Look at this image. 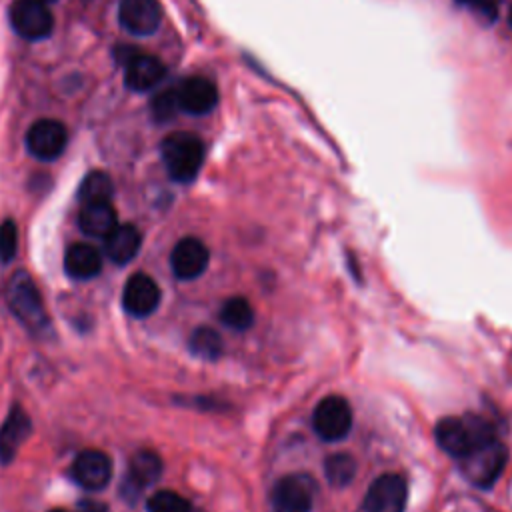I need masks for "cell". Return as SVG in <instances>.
Instances as JSON below:
<instances>
[{"label": "cell", "mask_w": 512, "mask_h": 512, "mask_svg": "<svg viewBox=\"0 0 512 512\" xmlns=\"http://www.w3.org/2000/svg\"><path fill=\"white\" fill-rule=\"evenodd\" d=\"M436 444L450 454L452 458H462L468 452H472L474 448L488 444L492 440H496L492 426L488 424V420H484L482 416L476 414H466V416H446L442 420H438L436 430Z\"/></svg>", "instance_id": "1"}, {"label": "cell", "mask_w": 512, "mask_h": 512, "mask_svg": "<svg viewBox=\"0 0 512 512\" xmlns=\"http://www.w3.org/2000/svg\"><path fill=\"white\" fill-rule=\"evenodd\" d=\"M162 162L176 182H192L204 162V144L190 132L168 134L160 144Z\"/></svg>", "instance_id": "2"}, {"label": "cell", "mask_w": 512, "mask_h": 512, "mask_svg": "<svg viewBox=\"0 0 512 512\" xmlns=\"http://www.w3.org/2000/svg\"><path fill=\"white\" fill-rule=\"evenodd\" d=\"M6 302L12 314L32 332H40L48 326L40 292L26 272H16L6 286Z\"/></svg>", "instance_id": "3"}, {"label": "cell", "mask_w": 512, "mask_h": 512, "mask_svg": "<svg viewBox=\"0 0 512 512\" xmlns=\"http://www.w3.org/2000/svg\"><path fill=\"white\" fill-rule=\"evenodd\" d=\"M504 466L506 448L498 440L482 444L460 458V470L464 478L478 488H490L500 478Z\"/></svg>", "instance_id": "4"}, {"label": "cell", "mask_w": 512, "mask_h": 512, "mask_svg": "<svg viewBox=\"0 0 512 512\" xmlns=\"http://www.w3.org/2000/svg\"><path fill=\"white\" fill-rule=\"evenodd\" d=\"M314 432L326 442H338L352 428V408L342 396H326L318 402L312 414Z\"/></svg>", "instance_id": "5"}, {"label": "cell", "mask_w": 512, "mask_h": 512, "mask_svg": "<svg viewBox=\"0 0 512 512\" xmlns=\"http://www.w3.org/2000/svg\"><path fill=\"white\" fill-rule=\"evenodd\" d=\"M314 502V482L306 474L280 478L270 494L272 512H310Z\"/></svg>", "instance_id": "6"}, {"label": "cell", "mask_w": 512, "mask_h": 512, "mask_svg": "<svg viewBox=\"0 0 512 512\" xmlns=\"http://www.w3.org/2000/svg\"><path fill=\"white\" fill-rule=\"evenodd\" d=\"M408 486L400 474H382L366 490L364 512H404Z\"/></svg>", "instance_id": "7"}, {"label": "cell", "mask_w": 512, "mask_h": 512, "mask_svg": "<svg viewBox=\"0 0 512 512\" xmlns=\"http://www.w3.org/2000/svg\"><path fill=\"white\" fill-rule=\"evenodd\" d=\"M10 24L26 40H42L54 28L48 4L38 0H16L10 6Z\"/></svg>", "instance_id": "8"}, {"label": "cell", "mask_w": 512, "mask_h": 512, "mask_svg": "<svg viewBox=\"0 0 512 512\" xmlns=\"http://www.w3.org/2000/svg\"><path fill=\"white\" fill-rule=\"evenodd\" d=\"M66 128L54 118L36 120L26 132V148L38 160H54L64 152Z\"/></svg>", "instance_id": "9"}, {"label": "cell", "mask_w": 512, "mask_h": 512, "mask_svg": "<svg viewBox=\"0 0 512 512\" xmlns=\"http://www.w3.org/2000/svg\"><path fill=\"white\" fill-rule=\"evenodd\" d=\"M208 260H210V254L206 244L194 236H186L178 240L170 254L172 272L180 280L198 278L206 270Z\"/></svg>", "instance_id": "10"}, {"label": "cell", "mask_w": 512, "mask_h": 512, "mask_svg": "<svg viewBox=\"0 0 512 512\" xmlns=\"http://www.w3.org/2000/svg\"><path fill=\"white\" fill-rule=\"evenodd\" d=\"M160 304V290L156 282L142 272H136L128 278L122 290V306L130 316L144 318L150 316Z\"/></svg>", "instance_id": "11"}, {"label": "cell", "mask_w": 512, "mask_h": 512, "mask_svg": "<svg viewBox=\"0 0 512 512\" xmlns=\"http://www.w3.org/2000/svg\"><path fill=\"white\" fill-rule=\"evenodd\" d=\"M174 96H176L178 110H184L188 114H206L218 102L216 86L208 78H202V76L184 78L174 88Z\"/></svg>", "instance_id": "12"}, {"label": "cell", "mask_w": 512, "mask_h": 512, "mask_svg": "<svg viewBox=\"0 0 512 512\" xmlns=\"http://www.w3.org/2000/svg\"><path fill=\"white\" fill-rule=\"evenodd\" d=\"M76 484L88 490H100L110 482L112 464L110 458L100 450H82L70 468Z\"/></svg>", "instance_id": "13"}, {"label": "cell", "mask_w": 512, "mask_h": 512, "mask_svg": "<svg viewBox=\"0 0 512 512\" xmlns=\"http://www.w3.org/2000/svg\"><path fill=\"white\" fill-rule=\"evenodd\" d=\"M118 18L128 32L136 36H148L158 30L162 10L156 0H120Z\"/></svg>", "instance_id": "14"}, {"label": "cell", "mask_w": 512, "mask_h": 512, "mask_svg": "<svg viewBox=\"0 0 512 512\" xmlns=\"http://www.w3.org/2000/svg\"><path fill=\"white\" fill-rule=\"evenodd\" d=\"M124 66H126L124 82L134 92H146V90L154 88L156 84H160L162 78L166 76L164 64L156 56H152V54L134 52L124 62Z\"/></svg>", "instance_id": "15"}, {"label": "cell", "mask_w": 512, "mask_h": 512, "mask_svg": "<svg viewBox=\"0 0 512 512\" xmlns=\"http://www.w3.org/2000/svg\"><path fill=\"white\" fill-rule=\"evenodd\" d=\"M30 420L26 416V412L18 406H14L8 414V418L4 420V424L0 426V462H10L20 444L26 440V436L30 434Z\"/></svg>", "instance_id": "16"}, {"label": "cell", "mask_w": 512, "mask_h": 512, "mask_svg": "<svg viewBox=\"0 0 512 512\" xmlns=\"http://www.w3.org/2000/svg\"><path fill=\"white\" fill-rule=\"evenodd\" d=\"M140 242L142 236L134 224H118L104 238V252L114 264H126L138 254Z\"/></svg>", "instance_id": "17"}, {"label": "cell", "mask_w": 512, "mask_h": 512, "mask_svg": "<svg viewBox=\"0 0 512 512\" xmlns=\"http://www.w3.org/2000/svg\"><path fill=\"white\" fill-rule=\"evenodd\" d=\"M64 268L68 276L76 280H88L100 274L102 270V256L90 244H72L64 254Z\"/></svg>", "instance_id": "18"}, {"label": "cell", "mask_w": 512, "mask_h": 512, "mask_svg": "<svg viewBox=\"0 0 512 512\" xmlns=\"http://www.w3.org/2000/svg\"><path fill=\"white\" fill-rule=\"evenodd\" d=\"M78 226L88 236L106 238L118 226L116 210L110 206V202L84 204L78 216Z\"/></svg>", "instance_id": "19"}, {"label": "cell", "mask_w": 512, "mask_h": 512, "mask_svg": "<svg viewBox=\"0 0 512 512\" xmlns=\"http://www.w3.org/2000/svg\"><path fill=\"white\" fill-rule=\"evenodd\" d=\"M162 474V460L152 450H138L128 464V486L138 492L148 484H154Z\"/></svg>", "instance_id": "20"}, {"label": "cell", "mask_w": 512, "mask_h": 512, "mask_svg": "<svg viewBox=\"0 0 512 512\" xmlns=\"http://www.w3.org/2000/svg\"><path fill=\"white\" fill-rule=\"evenodd\" d=\"M114 192V184L106 172H90L84 176L80 188H78V198L82 204H100V202H110Z\"/></svg>", "instance_id": "21"}, {"label": "cell", "mask_w": 512, "mask_h": 512, "mask_svg": "<svg viewBox=\"0 0 512 512\" xmlns=\"http://www.w3.org/2000/svg\"><path fill=\"white\" fill-rule=\"evenodd\" d=\"M220 320L224 326L232 328V330H248L254 322V310L250 306V302L242 296H234L228 298L222 308H220Z\"/></svg>", "instance_id": "22"}, {"label": "cell", "mask_w": 512, "mask_h": 512, "mask_svg": "<svg viewBox=\"0 0 512 512\" xmlns=\"http://www.w3.org/2000/svg\"><path fill=\"white\" fill-rule=\"evenodd\" d=\"M324 474L332 486L342 488L350 484L352 478L356 476V460L350 454H342V452L332 454L324 462Z\"/></svg>", "instance_id": "23"}, {"label": "cell", "mask_w": 512, "mask_h": 512, "mask_svg": "<svg viewBox=\"0 0 512 512\" xmlns=\"http://www.w3.org/2000/svg\"><path fill=\"white\" fill-rule=\"evenodd\" d=\"M190 350L204 360H216L222 354V338L212 328H196L190 336Z\"/></svg>", "instance_id": "24"}, {"label": "cell", "mask_w": 512, "mask_h": 512, "mask_svg": "<svg viewBox=\"0 0 512 512\" xmlns=\"http://www.w3.org/2000/svg\"><path fill=\"white\" fill-rule=\"evenodd\" d=\"M148 512H192L190 502L172 490L154 492L146 502Z\"/></svg>", "instance_id": "25"}, {"label": "cell", "mask_w": 512, "mask_h": 512, "mask_svg": "<svg viewBox=\"0 0 512 512\" xmlns=\"http://www.w3.org/2000/svg\"><path fill=\"white\" fill-rule=\"evenodd\" d=\"M18 250V230L12 220L0 224V260L10 262Z\"/></svg>", "instance_id": "26"}, {"label": "cell", "mask_w": 512, "mask_h": 512, "mask_svg": "<svg viewBox=\"0 0 512 512\" xmlns=\"http://www.w3.org/2000/svg\"><path fill=\"white\" fill-rule=\"evenodd\" d=\"M456 4L470 10L472 14H476L478 18H482L486 22H494L496 14H498L494 0H456Z\"/></svg>", "instance_id": "27"}, {"label": "cell", "mask_w": 512, "mask_h": 512, "mask_svg": "<svg viewBox=\"0 0 512 512\" xmlns=\"http://www.w3.org/2000/svg\"><path fill=\"white\" fill-rule=\"evenodd\" d=\"M152 108H154L156 118H160V120H168V118L178 110V106H176V96H174V88L164 90L162 94H158V96L154 98Z\"/></svg>", "instance_id": "28"}, {"label": "cell", "mask_w": 512, "mask_h": 512, "mask_svg": "<svg viewBox=\"0 0 512 512\" xmlns=\"http://www.w3.org/2000/svg\"><path fill=\"white\" fill-rule=\"evenodd\" d=\"M76 512H108L106 506L102 502H96V500H82L78 504V510Z\"/></svg>", "instance_id": "29"}, {"label": "cell", "mask_w": 512, "mask_h": 512, "mask_svg": "<svg viewBox=\"0 0 512 512\" xmlns=\"http://www.w3.org/2000/svg\"><path fill=\"white\" fill-rule=\"evenodd\" d=\"M50 512H70V510H64V508H54V510H50Z\"/></svg>", "instance_id": "30"}, {"label": "cell", "mask_w": 512, "mask_h": 512, "mask_svg": "<svg viewBox=\"0 0 512 512\" xmlns=\"http://www.w3.org/2000/svg\"><path fill=\"white\" fill-rule=\"evenodd\" d=\"M38 2H44V4H50V2H54V0H38Z\"/></svg>", "instance_id": "31"}, {"label": "cell", "mask_w": 512, "mask_h": 512, "mask_svg": "<svg viewBox=\"0 0 512 512\" xmlns=\"http://www.w3.org/2000/svg\"><path fill=\"white\" fill-rule=\"evenodd\" d=\"M508 20H510V24H512V10H510V14H508Z\"/></svg>", "instance_id": "32"}]
</instances>
